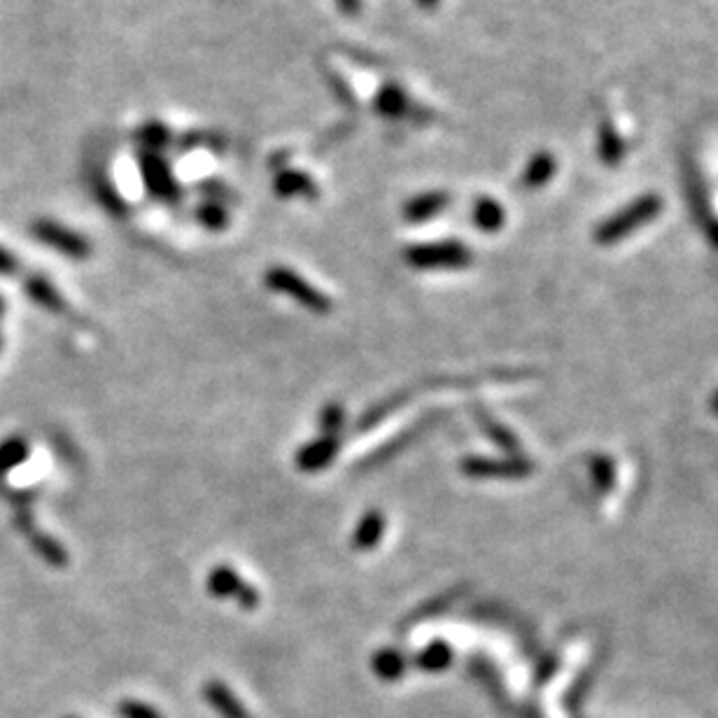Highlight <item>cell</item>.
Returning <instances> with one entry per match:
<instances>
[{
	"label": "cell",
	"instance_id": "cell-14",
	"mask_svg": "<svg viewBox=\"0 0 718 718\" xmlns=\"http://www.w3.org/2000/svg\"><path fill=\"white\" fill-rule=\"evenodd\" d=\"M462 471L467 476L485 478V476H523L527 471V464L523 462H495V460H481V457H469L462 462Z\"/></svg>",
	"mask_w": 718,
	"mask_h": 718
},
{
	"label": "cell",
	"instance_id": "cell-9",
	"mask_svg": "<svg viewBox=\"0 0 718 718\" xmlns=\"http://www.w3.org/2000/svg\"><path fill=\"white\" fill-rule=\"evenodd\" d=\"M273 192L280 199H318V185L304 171H278L276 180H273Z\"/></svg>",
	"mask_w": 718,
	"mask_h": 718
},
{
	"label": "cell",
	"instance_id": "cell-1",
	"mask_svg": "<svg viewBox=\"0 0 718 718\" xmlns=\"http://www.w3.org/2000/svg\"><path fill=\"white\" fill-rule=\"evenodd\" d=\"M404 262L415 271H457L471 264V250L460 241L418 243L404 250Z\"/></svg>",
	"mask_w": 718,
	"mask_h": 718
},
{
	"label": "cell",
	"instance_id": "cell-13",
	"mask_svg": "<svg viewBox=\"0 0 718 718\" xmlns=\"http://www.w3.org/2000/svg\"><path fill=\"white\" fill-rule=\"evenodd\" d=\"M373 108L380 117L385 119H399L411 112V101H408L406 91L397 87V84H385L373 98Z\"/></svg>",
	"mask_w": 718,
	"mask_h": 718
},
{
	"label": "cell",
	"instance_id": "cell-26",
	"mask_svg": "<svg viewBox=\"0 0 718 718\" xmlns=\"http://www.w3.org/2000/svg\"><path fill=\"white\" fill-rule=\"evenodd\" d=\"M117 714L119 718H164V714H161L157 707L145 705V702L138 700H122L117 705Z\"/></svg>",
	"mask_w": 718,
	"mask_h": 718
},
{
	"label": "cell",
	"instance_id": "cell-8",
	"mask_svg": "<svg viewBox=\"0 0 718 718\" xmlns=\"http://www.w3.org/2000/svg\"><path fill=\"white\" fill-rule=\"evenodd\" d=\"M203 698H206L208 705L222 718H252L250 709L245 707L243 702L236 698V693L231 691L227 684H222V681H208V684L203 686Z\"/></svg>",
	"mask_w": 718,
	"mask_h": 718
},
{
	"label": "cell",
	"instance_id": "cell-6",
	"mask_svg": "<svg viewBox=\"0 0 718 718\" xmlns=\"http://www.w3.org/2000/svg\"><path fill=\"white\" fill-rule=\"evenodd\" d=\"M33 238H38L40 243L49 245V248L61 252L63 257L70 259H87L91 255V243L77 231L63 227L59 222L52 220H38L31 227Z\"/></svg>",
	"mask_w": 718,
	"mask_h": 718
},
{
	"label": "cell",
	"instance_id": "cell-33",
	"mask_svg": "<svg viewBox=\"0 0 718 718\" xmlns=\"http://www.w3.org/2000/svg\"><path fill=\"white\" fill-rule=\"evenodd\" d=\"M716 408H718V406H716Z\"/></svg>",
	"mask_w": 718,
	"mask_h": 718
},
{
	"label": "cell",
	"instance_id": "cell-17",
	"mask_svg": "<svg viewBox=\"0 0 718 718\" xmlns=\"http://www.w3.org/2000/svg\"><path fill=\"white\" fill-rule=\"evenodd\" d=\"M450 665H453V649H450L446 642H441V639L427 644L425 649L415 656V667L429 674H439L443 670H448Z\"/></svg>",
	"mask_w": 718,
	"mask_h": 718
},
{
	"label": "cell",
	"instance_id": "cell-25",
	"mask_svg": "<svg viewBox=\"0 0 718 718\" xmlns=\"http://www.w3.org/2000/svg\"><path fill=\"white\" fill-rule=\"evenodd\" d=\"M94 189H96L98 201L103 203L105 210H108L110 215H119V217H122V215L126 213L124 201L119 199V196H117V189L112 187L108 180H105V178H98V180H96V185H94Z\"/></svg>",
	"mask_w": 718,
	"mask_h": 718
},
{
	"label": "cell",
	"instance_id": "cell-5",
	"mask_svg": "<svg viewBox=\"0 0 718 718\" xmlns=\"http://www.w3.org/2000/svg\"><path fill=\"white\" fill-rule=\"evenodd\" d=\"M208 593L217 597V600H236L238 607L245 611H255L259 607V593L243 581L238 572H234L229 565H217L213 572L208 574L206 581Z\"/></svg>",
	"mask_w": 718,
	"mask_h": 718
},
{
	"label": "cell",
	"instance_id": "cell-7",
	"mask_svg": "<svg viewBox=\"0 0 718 718\" xmlns=\"http://www.w3.org/2000/svg\"><path fill=\"white\" fill-rule=\"evenodd\" d=\"M339 448V436H318L315 441L306 443L304 448H299L294 462H297V469L304 471V474H315V471L327 469L334 462V457L339 455Z\"/></svg>",
	"mask_w": 718,
	"mask_h": 718
},
{
	"label": "cell",
	"instance_id": "cell-4",
	"mask_svg": "<svg viewBox=\"0 0 718 718\" xmlns=\"http://www.w3.org/2000/svg\"><path fill=\"white\" fill-rule=\"evenodd\" d=\"M138 168L143 175V185L152 199L161 203H178L180 201V185L168 166V161L161 157V152L140 150L138 152Z\"/></svg>",
	"mask_w": 718,
	"mask_h": 718
},
{
	"label": "cell",
	"instance_id": "cell-29",
	"mask_svg": "<svg viewBox=\"0 0 718 718\" xmlns=\"http://www.w3.org/2000/svg\"><path fill=\"white\" fill-rule=\"evenodd\" d=\"M415 3H418V5L422 7V10L432 12V10H436V7H439L441 0H415Z\"/></svg>",
	"mask_w": 718,
	"mask_h": 718
},
{
	"label": "cell",
	"instance_id": "cell-19",
	"mask_svg": "<svg viewBox=\"0 0 718 718\" xmlns=\"http://www.w3.org/2000/svg\"><path fill=\"white\" fill-rule=\"evenodd\" d=\"M504 220H506L504 208L499 206L495 199H488V196H483V199L476 201L474 224L481 231H485V234H495V231L502 229Z\"/></svg>",
	"mask_w": 718,
	"mask_h": 718
},
{
	"label": "cell",
	"instance_id": "cell-27",
	"mask_svg": "<svg viewBox=\"0 0 718 718\" xmlns=\"http://www.w3.org/2000/svg\"><path fill=\"white\" fill-rule=\"evenodd\" d=\"M19 269V262L14 259L12 252H7L5 248H0V276H14Z\"/></svg>",
	"mask_w": 718,
	"mask_h": 718
},
{
	"label": "cell",
	"instance_id": "cell-15",
	"mask_svg": "<svg viewBox=\"0 0 718 718\" xmlns=\"http://www.w3.org/2000/svg\"><path fill=\"white\" fill-rule=\"evenodd\" d=\"M371 670L380 681H385V684H394V681H399L406 672L404 653L397 649H380L378 653H373Z\"/></svg>",
	"mask_w": 718,
	"mask_h": 718
},
{
	"label": "cell",
	"instance_id": "cell-22",
	"mask_svg": "<svg viewBox=\"0 0 718 718\" xmlns=\"http://www.w3.org/2000/svg\"><path fill=\"white\" fill-rule=\"evenodd\" d=\"M136 140L143 145V150L161 152L168 143H171V131H168L161 122H150V124L140 126L136 133Z\"/></svg>",
	"mask_w": 718,
	"mask_h": 718
},
{
	"label": "cell",
	"instance_id": "cell-12",
	"mask_svg": "<svg viewBox=\"0 0 718 718\" xmlns=\"http://www.w3.org/2000/svg\"><path fill=\"white\" fill-rule=\"evenodd\" d=\"M385 534V516L378 509H369L359 520L353 534L355 551H373Z\"/></svg>",
	"mask_w": 718,
	"mask_h": 718
},
{
	"label": "cell",
	"instance_id": "cell-16",
	"mask_svg": "<svg viewBox=\"0 0 718 718\" xmlns=\"http://www.w3.org/2000/svg\"><path fill=\"white\" fill-rule=\"evenodd\" d=\"M26 294L35 304L47 308L52 313H66V301L59 294V290L42 276H31L26 280Z\"/></svg>",
	"mask_w": 718,
	"mask_h": 718
},
{
	"label": "cell",
	"instance_id": "cell-32",
	"mask_svg": "<svg viewBox=\"0 0 718 718\" xmlns=\"http://www.w3.org/2000/svg\"><path fill=\"white\" fill-rule=\"evenodd\" d=\"M66 718H75V716H66Z\"/></svg>",
	"mask_w": 718,
	"mask_h": 718
},
{
	"label": "cell",
	"instance_id": "cell-3",
	"mask_svg": "<svg viewBox=\"0 0 718 718\" xmlns=\"http://www.w3.org/2000/svg\"><path fill=\"white\" fill-rule=\"evenodd\" d=\"M264 283L271 292L285 294L311 311L315 315H327L332 313V299L327 297L325 292H320L318 287H313L306 278H301L299 273H294L287 266H271L269 271L264 273Z\"/></svg>",
	"mask_w": 718,
	"mask_h": 718
},
{
	"label": "cell",
	"instance_id": "cell-18",
	"mask_svg": "<svg viewBox=\"0 0 718 718\" xmlns=\"http://www.w3.org/2000/svg\"><path fill=\"white\" fill-rule=\"evenodd\" d=\"M555 175V159L551 152H537L534 157L527 161L523 171V187L527 189H539L548 185Z\"/></svg>",
	"mask_w": 718,
	"mask_h": 718
},
{
	"label": "cell",
	"instance_id": "cell-31",
	"mask_svg": "<svg viewBox=\"0 0 718 718\" xmlns=\"http://www.w3.org/2000/svg\"><path fill=\"white\" fill-rule=\"evenodd\" d=\"M3 315H5V301L0 297V318H3Z\"/></svg>",
	"mask_w": 718,
	"mask_h": 718
},
{
	"label": "cell",
	"instance_id": "cell-28",
	"mask_svg": "<svg viewBox=\"0 0 718 718\" xmlns=\"http://www.w3.org/2000/svg\"><path fill=\"white\" fill-rule=\"evenodd\" d=\"M339 10L346 14V17H357L359 10H362V0H336Z\"/></svg>",
	"mask_w": 718,
	"mask_h": 718
},
{
	"label": "cell",
	"instance_id": "cell-23",
	"mask_svg": "<svg viewBox=\"0 0 718 718\" xmlns=\"http://www.w3.org/2000/svg\"><path fill=\"white\" fill-rule=\"evenodd\" d=\"M196 220L208 231H222L224 227H229V210L217 201H206L196 208Z\"/></svg>",
	"mask_w": 718,
	"mask_h": 718
},
{
	"label": "cell",
	"instance_id": "cell-24",
	"mask_svg": "<svg viewBox=\"0 0 718 718\" xmlns=\"http://www.w3.org/2000/svg\"><path fill=\"white\" fill-rule=\"evenodd\" d=\"M346 425V411L341 404H327L320 411V432L322 436H339Z\"/></svg>",
	"mask_w": 718,
	"mask_h": 718
},
{
	"label": "cell",
	"instance_id": "cell-20",
	"mask_svg": "<svg viewBox=\"0 0 718 718\" xmlns=\"http://www.w3.org/2000/svg\"><path fill=\"white\" fill-rule=\"evenodd\" d=\"M31 544L35 548V553H38L40 558L47 562V565H52V567L68 565L66 548H63L56 539L47 537V534H42V532H35V534H31Z\"/></svg>",
	"mask_w": 718,
	"mask_h": 718
},
{
	"label": "cell",
	"instance_id": "cell-2",
	"mask_svg": "<svg viewBox=\"0 0 718 718\" xmlns=\"http://www.w3.org/2000/svg\"><path fill=\"white\" fill-rule=\"evenodd\" d=\"M660 210H663V199H660L658 194L639 196L637 201L625 206L621 213L611 215L607 222H602L600 227H597L595 241L604 245L621 241V238L630 236L635 229L644 227L646 222H651L653 217H658Z\"/></svg>",
	"mask_w": 718,
	"mask_h": 718
},
{
	"label": "cell",
	"instance_id": "cell-21",
	"mask_svg": "<svg viewBox=\"0 0 718 718\" xmlns=\"http://www.w3.org/2000/svg\"><path fill=\"white\" fill-rule=\"evenodd\" d=\"M28 460V443L21 439V436H12L0 443V476H5L7 471H12L19 464Z\"/></svg>",
	"mask_w": 718,
	"mask_h": 718
},
{
	"label": "cell",
	"instance_id": "cell-10",
	"mask_svg": "<svg viewBox=\"0 0 718 718\" xmlns=\"http://www.w3.org/2000/svg\"><path fill=\"white\" fill-rule=\"evenodd\" d=\"M448 203H450V196L446 192H422L406 201L404 220L413 222V224L427 222V220H432V217L439 215L441 210L448 206Z\"/></svg>",
	"mask_w": 718,
	"mask_h": 718
},
{
	"label": "cell",
	"instance_id": "cell-30",
	"mask_svg": "<svg viewBox=\"0 0 718 718\" xmlns=\"http://www.w3.org/2000/svg\"><path fill=\"white\" fill-rule=\"evenodd\" d=\"M709 238H712L714 245H718V222H714L712 227H709Z\"/></svg>",
	"mask_w": 718,
	"mask_h": 718
},
{
	"label": "cell",
	"instance_id": "cell-11",
	"mask_svg": "<svg viewBox=\"0 0 718 718\" xmlns=\"http://www.w3.org/2000/svg\"><path fill=\"white\" fill-rule=\"evenodd\" d=\"M597 152H600L602 164L611 168L625 159V143L609 117H602L600 126H597Z\"/></svg>",
	"mask_w": 718,
	"mask_h": 718
}]
</instances>
